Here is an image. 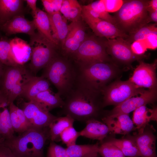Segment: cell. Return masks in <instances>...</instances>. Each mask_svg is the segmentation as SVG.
Returning <instances> with one entry per match:
<instances>
[{"mask_svg":"<svg viewBox=\"0 0 157 157\" xmlns=\"http://www.w3.org/2000/svg\"><path fill=\"white\" fill-rule=\"evenodd\" d=\"M100 92L75 83L65 97L61 115H69L74 120L85 122L95 119L102 107L99 99Z\"/></svg>","mask_w":157,"mask_h":157,"instance_id":"obj_1","label":"cell"},{"mask_svg":"<svg viewBox=\"0 0 157 157\" xmlns=\"http://www.w3.org/2000/svg\"><path fill=\"white\" fill-rule=\"evenodd\" d=\"M50 139L49 127H31L18 136L4 140L2 145L8 148L16 157H44V146Z\"/></svg>","mask_w":157,"mask_h":157,"instance_id":"obj_2","label":"cell"},{"mask_svg":"<svg viewBox=\"0 0 157 157\" xmlns=\"http://www.w3.org/2000/svg\"><path fill=\"white\" fill-rule=\"evenodd\" d=\"M75 83L101 92L116 74L117 68L111 62H75Z\"/></svg>","mask_w":157,"mask_h":157,"instance_id":"obj_3","label":"cell"},{"mask_svg":"<svg viewBox=\"0 0 157 157\" xmlns=\"http://www.w3.org/2000/svg\"><path fill=\"white\" fill-rule=\"evenodd\" d=\"M148 0H125L113 16L115 26L128 35L150 22Z\"/></svg>","mask_w":157,"mask_h":157,"instance_id":"obj_4","label":"cell"},{"mask_svg":"<svg viewBox=\"0 0 157 157\" xmlns=\"http://www.w3.org/2000/svg\"><path fill=\"white\" fill-rule=\"evenodd\" d=\"M44 69L42 76L55 86L61 97L65 98L75 84V65L67 58L57 53Z\"/></svg>","mask_w":157,"mask_h":157,"instance_id":"obj_5","label":"cell"},{"mask_svg":"<svg viewBox=\"0 0 157 157\" xmlns=\"http://www.w3.org/2000/svg\"><path fill=\"white\" fill-rule=\"evenodd\" d=\"M101 38L86 36L72 58L75 63L111 62L106 50V40Z\"/></svg>","mask_w":157,"mask_h":157,"instance_id":"obj_6","label":"cell"},{"mask_svg":"<svg viewBox=\"0 0 157 157\" xmlns=\"http://www.w3.org/2000/svg\"><path fill=\"white\" fill-rule=\"evenodd\" d=\"M30 36L31 54L29 67L36 73L45 68L56 54V46L38 32Z\"/></svg>","mask_w":157,"mask_h":157,"instance_id":"obj_7","label":"cell"},{"mask_svg":"<svg viewBox=\"0 0 157 157\" xmlns=\"http://www.w3.org/2000/svg\"><path fill=\"white\" fill-rule=\"evenodd\" d=\"M144 90L129 80L116 81L106 85L101 91L102 107L111 105L117 106L132 97L140 94Z\"/></svg>","mask_w":157,"mask_h":157,"instance_id":"obj_8","label":"cell"},{"mask_svg":"<svg viewBox=\"0 0 157 157\" xmlns=\"http://www.w3.org/2000/svg\"><path fill=\"white\" fill-rule=\"evenodd\" d=\"M131 44L122 37L112 39H106V50L115 60L119 63L129 65L136 60L138 61L147 57L134 53L131 48Z\"/></svg>","mask_w":157,"mask_h":157,"instance_id":"obj_9","label":"cell"},{"mask_svg":"<svg viewBox=\"0 0 157 157\" xmlns=\"http://www.w3.org/2000/svg\"><path fill=\"white\" fill-rule=\"evenodd\" d=\"M22 109L31 127L42 128L49 127L57 117L33 101L24 102Z\"/></svg>","mask_w":157,"mask_h":157,"instance_id":"obj_10","label":"cell"},{"mask_svg":"<svg viewBox=\"0 0 157 157\" xmlns=\"http://www.w3.org/2000/svg\"><path fill=\"white\" fill-rule=\"evenodd\" d=\"M81 17L97 37L112 39L117 37L125 39L128 36L114 24L100 19L94 17L82 10Z\"/></svg>","mask_w":157,"mask_h":157,"instance_id":"obj_11","label":"cell"},{"mask_svg":"<svg viewBox=\"0 0 157 157\" xmlns=\"http://www.w3.org/2000/svg\"><path fill=\"white\" fill-rule=\"evenodd\" d=\"M138 62L139 65L129 80L138 88L149 90L156 89V60L150 64L145 63L142 60Z\"/></svg>","mask_w":157,"mask_h":157,"instance_id":"obj_12","label":"cell"},{"mask_svg":"<svg viewBox=\"0 0 157 157\" xmlns=\"http://www.w3.org/2000/svg\"><path fill=\"white\" fill-rule=\"evenodd\" d=\"M27 74L26 69L20 65L15 66L4 65L0 79V92L7 104V98L13 87L30 75Z\"/></svg>","mask_w":157,"mask_h":157,"instance_id":"obj_13","label":"cell"},{"mask_svg":"<svg viewBox=\"0 0 157 157\" xmlns=\"http://www.w3.org/2000/svg\"><path fill=\"white\" fill-rule=\"evenodd\" d=\"M68 32L62 47L64 56L72 58L86 36L84 26L81 20L68 25Z\"/></svg>","mask_w":157,"mask_h":157,"instance_id":"obj_14","label":"cell"},{"mask_svg":"<svg viewBox=\"0 0 157 157\" xmlns=\"http://www.w3.org/2000/svg\"><path fill=\"white\" fill-rule=\"evenodd\" d=\"M156 89L145 90L139 96L132 97L116 106L109 115L128 114L136 109L155 101L156 99Z\"/></svg>","mask_w":157,"mask_h":157,"instance_id":"obj_15","label":"cell"},{"mask_svg":"<svg viewBox=\"0 0 157 157\" xmlns=\"http://www.w3.org/2000/svg\"><path fill=\"white\" fill-rule=\"evenodd\" d=\"M148 125L130 138L135 143L141 157H157L156 137L154 129L149 128Z\"/></svg>","mask_w":157,"mask_h":157,"instance_id":"obj_16","label":"cell"},{"mask_svg":"<svg viewBox=\"0 0 157 157\" xmlns=\"http://www.w3.org/2000/svg\"><path fill=\"white\" fill-rule=\"evenodd\" d=\"M102 120L107 126L110 132L114 134L126 135L136 129L127 114L108 115L102 118Z\"/></svg>","mask_w":157,"mask_h":157,"instance_id":"obj_17","label":"cell"},{"mask_svg":"<svg viewBox=\"0 0 157 157\" xmlns=\"http://www.w3.org/2000/svg\"><path fill=\"white\" fill-rule=\"evenodd\" d=\"M36 29L33 20L26 19L23 14L15 16L1 26V30L7 35L24 33L30 36L35 33Z\"/></svg>","mask_w":157,"mask_h":157,"instance_id":"obj_18","label":"cell"},{"mask_svg":"<svg viewBox=\"0 0 157 157\" xmlns=\"http://www.w3.org/2000/svg\"><path fill=\"white\" fill-rule=\"evenodd\" d=\"M50 82L42 76H29L26 80L20 96L28 101L32 100L39 93L50 89Z\"/></svg>","mask_w":157,"mask_h":157,"instance_id":"obj_19","label":"cell"},{"mask_svg":"<svg viewBox=\"0 0 157 157\" xmlns=\"http://www.w3.org/2000/svg\"><path fill=\"white\" fill-rule=\"evenodd\" d=\"M85 123V127L79 131L80 136L102 141L110 132L106 124L96 119H89Z\"/></svg>","mask_w":157,"mask_h":157,"instance_id":"obj_20","label":"cell"},{"mask_svg":"<svg viewBox=\"0 0 157 157\" xmlns=\"http://www.w3.org/2000/svg\"><path fill=\"white\" fill-rule=\"evenodd\" d=\"M24 0H0V25L17 15L23 14Z\"/></svg>","mask_w":157,"mask_h":157,"instance_id":"obj_21","label":"cell"},{"mask_svg":"<svg viewBox=\"0 0 157 157\" xmlns=\"http://www.w3.org/2000/svg\"><path fill=\"white\" fill-rule=\"evenodd\" d=\"M31 101L49 112L57 108H62L64 104V101L59 94L53 92L50 89L39 93Z\"/></svg>","mask_w":157,"mask_h":157,"instance_id":"obj_22","label":"cell"},{"mask_svg":"<svg viewBox=\"0 0 157 157\" xmlns=\"http://www.w3.org/2000/svg\"><path fill=\"white\" fill-rule=\"evenodd\" d=\"M132 120L138 131L142 130L150 121H157V109L149 108L146 105L139 107L134 111Z\"/></svg>","mask_w":157,"mask_h":157,"instance_id":"obj_23","label":"cell"},{"mask_svg":"<svg viewBox=\"0 0 157 157\" xmlns=\"http://www.w3.org/2000/svg\"><path fill=\"white\" fill-rule=\"evenodd\" d=\"M33 16L38 32L57 46L58 42L53 36L47 13L38 8L36 14Z\"/></svg>","mask_w":157,"mask_h":157,"instance_id":"obj_24","label":"cell"},{"mask_svg":"<svg viewBox=\"0 0 157 157\" xmlns=\"http://www.w3.org/2000/svg\"><path fill=\"white\" fill-rule=\"evenodd\" d=\"M9 112L15 132L21 133L31 127L23 110L13 102L9 105Z\"/></svg>","mask_w":157,"mask_h":157,"instance_id":"obj_25","label":"cell"},{"mask_svg":"<svg viewBox=\"0 0 157 157\" xmlns=\"http://www.w3.org/2000/svg\"><path fill=\"white\" fill-rule=\"evenodd\" d=\"M74 120L68 115L57 117L49 126L51 141L59 140L61 133L66 129L73 126Z\"/></svg>","mask_w":157,"mask_h":157,"instance_id":"obj_26","label":"cell"},{"mask_svg":"<svg viewBox=\"0 0 157 157\" xmlns=\"http://www.w3.org/2000/svg\"><path fill=\"white\" fill-rule=\"evenodd\" d=\"M81 6L83 11L92 16L104 20L115 26L114 18L106 10L102 0L96 1Z\"/></svg>","mask_w":157,"mask_h":157,"instance_id":"obj_27","label":"cell"},{"mask_svg":"<svg viewBox=\"0 0 157 157\" xmlns=\"http://www.w3.org/2000/svg\"><path fill=\"white\" fill-rule=\"evenodd\" d=\"M99 146L98 144L74 145L66 149L68 157L97 156Z\"/></svg>","mask_w":157,"mask_h":157,"instance_id":"obj_28","label":"cell"},{"mask_svg":"<svg viewBox=\"0 0 157 157\" xmlns=\"http://www.w3.org/2000/svg\"><path fill=\"white\" fill-rule=\"evenodd\" d=\"M82 10L77 1L63 0L60 12L67 20L75 22L81 20Z\"/></svg>","mask_w":157,"mask_h":157,"instance_id":"obj_29","label":"cell"},{"mask_svg":"<svg viewBox=\"0 0 157 157\" xmlns=\"http://www.w3.org/2000/svg\"><path fill=\"white\" fill-rule=\"evenodd\" d=\"M10 42L13 57L17 63L21 65L23 62L22 57L23 60L25 59L24 57L26 58L31 51L29 45L25 41L17 38L12 39Z\"/></svg>","mask_w":157,"mask_h":157,"instance_id":"obj_30","label":"cell"},{"mask_svg":"<svg viewBox=\"0 0 157 157\" xmlns=\"http://www.w3.org/2000/svg\"><path fill=\"white\" fill-rule=\"evenodd\" d=\"M109 141L117 147L125 157H141L135 143L130 138H113L110 139Z\"/></svg>","mask_w":157,"mask_h":157,"instance_id":"obj_31","label":"cell"},{"mask_svg":"<svg viewBox=\"0 0 157 157\" xmlns=\"http://www.w3.org/2000/svg\"><path fill=\"white\" fill-rule=\"evenodd\" d=\"M0 131L4 140L10 139L14 136L9 110L2 105H0Z\"/></svg>","mask_w":157,"mask_h":157,"instance_id":"obj_32","label":"cell"},{"mask_svg":"<svg viewBox=\"0 0 157 157\" xmlns=\"http://www.w3.org/2000/svg\"><path fill=\"white\" fill-rule=\"evenodd\" d=\"M0 61L7 66L20 65L16 62L12 53L10 41L0 40Z\"/></svg>","mask_w":157,"mask_h":157,"instance_id":"obj_33","label":"cell"},{"mask_svg":"<svg viewBox=\"0 0 157 157\" xmlns=\"http://www.w3.org/2000/svg\"><path fill=\"white\" fill-rule=\"evenodd\" d=\"M157 24H147L135 32L128 35L125 40L131 44L135 41L145 39L149 34H157Z\"/></svg>","mask_w":157,"mask_h":157,"instance_id":"obj_34","label":"cell"},{"mask_svg":"<svg viewBox=\"0 0 157 157\" xmlns=\"http://www.w3.org/2000/svg\"><path fill=\"white\" fill-rule=\"evenodd\" d=\"M47 15L52 35L54 38L56 35L62 30L67 23V19L62 15L60 12Z\"/></svg>","mask_w":157,"mask_h":157,"instance_id":"obj_35","label":"cell"},{"mask_svg":"<svg viewBox=\"0 0 157 157\" xmlns=\"http://www.w3.org/2000/svg\"><path fill=\"white\" fill-rule=\"evenodd\" d=\"M98 154L103 157H125L117 147L109 141L99 146Z\"/></svg>","mask_w":157,"mask_h":157,"instance_id":"obj_36","label":"cell"},{"mask_svg":"<svg viewBox=\"0 0 157 157\" xmlns=\"http://www.w3.org/2000/svg\"><path fill=\"white\" fill-rule=\"evenodd\" d=\"M80 136V132L72 126L65 129L60 134V139L67 147L76 144V140Z\"/></svg>","mask_w":157,"mask_h":157,"instance_id":"obj_37","label":"cell"},{"mask_svg":"<svg viewBox=\"0 0 157 157\" xmlns=\"http://www.w3.org/2000/svg\"><path fill=\"white\" fill-rule=\"evenodd\" d=\"M46 157H68L66 149L50 141L48 148Z\"/></svg>","mask_w":157,"mask_h":157,"instance_id":"obj_38","label":"cell"},{"mask_svg":"<svg viewBox=\"0 0 157 157\" xmlns=\"http://www.w3.org/2000/svg\"><path fill=\"white\" fill-rule=\"evenodd\" d=\"M44 8L47 14L60 12L63 0H41Z\"/></svg>","mask_w":157,"mask_h":157,"instance_id":"obj_39","label":"cell"},{"mask_svg":"<svg viewBox=\"0 0 157 157\" xmlns=\"http://www.w3.org/2000/svg\"><path fill=\"white\" fill-rule=\"evenodd\" d=\"M106 10L109 12H116L122 6L123 0H102Z\"/></svg>","mask_w":157,"mask_h":157,"instance_id":"obj_40","label":"cell"},{"mask_svg":"<svg viewBox=\"0 0 157 157\" xmlns=\"http://www.w3.org/2000/svg\"><path fill=\"white\" fill-rule=\"evenodd\" d=\"M131 47L133 52L139 56L144 55L147 49L144 40L134 42L131 44Z\"/></svg>","mask_w":157,"mask_h":157,"instance_id":"obj_41","label":"cell"},{"mask_svg":"<svg viewBox=\"0 0 157 157\" xmlns=\"http://www.w3.org/2000/svg\"><path fill=\"white\" fill-rule=\"evenodd\" d=\"M147 49L155 50L157 47V34L149 35L144 40Z\"/></svg>","mask_w":157,"mask_h":157,"instance_id":"obj_42","label":"cell"},{"mask_svg":"<svg viewBox=\"0 0 157 157\" xmlns=\"http://www.w3.org/2000/svg\"><path fill=\"white\" fill-rule=\"evenodd\" d=\"M0 157H16L8 147L0 145Z\"/></svg>","mask_w":157,"mask_h":157,"instance_id":"obj_43","label":"cell"},{"mask_svg":"<svg viewBox=\"0 0 157 157\" xmlns=\"http://www.w3.org/2000/svg\"><path fill=\"white\" fill-rule=\"evenodd\" d=\"M24 1L26 2L28 6L31 9L33 16L35 15L38 8L36 6L37 0H26Z\"/></svg>","mask_w":157,"mask_h":157,"instance_id":"obj_44","label":"cell"},{"mask_svg":"<svg viewBox=\"0 0 157 157\" xmlns=\"http://www.w3.org/2000/svg\"><path fill=\"white\" fill-rule=\"evenodd\" d=\"M148 11L149 13V19L150 22H153L157 24V10H154L149 9L148 8Z\"/></svg>","mask_w":157,"mask_h":157,"instance_id":"obj_45","label":"cell"},{"mask_svg":"<svg viewBox=\"0 0 157 157\" xmlns=\"http://www.w3.org/2000/svg\"><path fill=\"white\" fill-rule=\"evenodd\" d=\"M148 8L154 10H157V0H149Z\"/></svg>","mask_w":157,"mask_h":157,"instance_id":"obj_46","label":"cell"},{"mask_svg":"<svg viewBox=\"0 0 157 157\" xmlns=\"http://www.w3.org/2000/svg\"><path fill=\"white\" fill-rule=\"evenodd\" d=\"M3 104H6L8 106L7 102L3 98L0 92V105Z\"/></svg>","mask_w":157,"mask_h":157,"instance_id":"obj_47","label":"cell"},{"mask_svg":"<svg viewBox=\"0 0 157 157\" xmlns=\"http://www.w3.org/2000/svg\"><path fill=\"white\" fill-rule=\"evenodd\" d=\"M4 65L0 61V79L2 74Z\"/></svg>","mask_w":157,"mask_h":157,"instance_id":"obj_48","label":"cell"},{"mask_svg":"<svg viewBox=\"0 0 157 157\" xmlns=\"http://www.w3.org/2000/svg\"><path fill=\"white\" fill-rule=\"evenodd\" d=\"M1 136V133L0 131V136ZM4 139L2 138H0V145H2V143L3 141L4 140Z\"/></svg>","mask_w":157,"mask_h":157,"instance_id":"obj_49","label":"cell"},{"mask_svg":"<svg viewBox=\"0 0 157 157\" xmlns=\"http://www.w3.org/2000/svg\"><path fill=\"white\" fill-rule=\"evenodd\" d=\"M0 30H1V26H0Z\"/></svg>","mask_w":157,"mask_h":157,"instance_id":"obj_50","label":"cell"},{"mask_svg":"<svg viewBox=\"0 0 157 157\" xmlns=\"http://www.w3.org/2000/svg\"><path fill=\"white\" fill-rule=\"evenodd\" d=\"M98 157V156H96V157Z\"/></svg>","mask_w":157,"mask_h":157,"instance_id":"obj_51","label":"cell"}]
</instances>
